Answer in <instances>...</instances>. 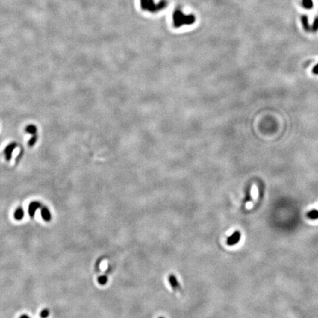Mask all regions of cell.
<instances>
[{
  "instance_id": "obj_1",
  "label": "cell",
  "mask_w": 318,
  "mask_h": 318,
  "mask_svg": "<svg viewBox=\"0 0 318 318\" xmlns=\"http://www.w3.org/2000/svg\"><path fill=\"white\" fill-rule=\"evenodd\" d=\"M194 18L192 16H185L181 11L177 10L174 14V23L176 27H181L184 25H192L194 22Z\"/></svg>"
},
{
  "instance_id": "obj_2",
  "label": "cell",
  "mask_w": 318,
  "mask_h": 318,
  "mask_svg": "<svg viewBox=\"0 0 318 318\" xmlns=\"http://www.w3.org/2000/svg\"><path fill=\"white\" fill-rule=\"evenodd\" d=\"M141 6L144 10L149 11H157L166 7V1H163L158 4H155L154 0H141Z\"/></svg>"
},
{
  "instance_id": "obj_3",
  "label": "cell",
  "mask_w": 318,
  "mask_h": 318,
  "mask_svg": "<svg viewBox=\"0 0 318 318\" xmlns=\"http://www.w3.org/2000/svg\"><path fill=\"white\" fill-rule=\"evenodd\" d=\"M241 238V234L239 231L234 232L231 237H229L227 239V244L228 245H234L239 242Z\"/></svg>"
},
{
  "instance_id": "obj_4",
  "label": "cell",
  "mask_w": 318,
  "mask_h": 318,
  "mask_svg": "<svg viewBox=\"0 0 318 318\" xmlns=\"http://www.w3.org/2000/svg\"><path fill=\"white\" fill-rule=\"evenodd\" d=\"M41 204L38 203V202H32V203L29 205V208H28L29 214H30L31 216H33L35 215V211H36L38 208H41Z\"/></svg>"
},
{
  "instance_id": "obj_5",
  "label": "cell",
  "mask_w": 318,
  "mask_h": 318,
  "mask_svg": "<svg viewBox=\"0 0 318 318\" xmlns=\"http://www.w3.org/2000/svg\"><path fill=\"white\" fill-rule=\"evenodd\" d=\"M41 214L45 221L48 222L51 219V213L49 211V208H46V207H43L41 210Z\"/></svg>"
},
{
  "instance_id": "obj_6",
  "label": "cell",
  "mask_w": 318,
  "mask_h": 318,
  "mask_svg": "<svg viewBox=\"0 0 318 318\" xmlns=\"http://www.w3.org/2000/svg\"><path fill=\"white\" fill-rule=\"evenodd\" d=\"M301 22L303 25V28L306 31H310L311 30V27H310L309 23V19L307 16H301Z\"/></svg>"
},
{
  "instance_id": "obj_7",
  "label": "cell",
  "mask_w": 318,
  "mask_h": 318,
  "mask_svg": "<svg viewBox=\"0 0 318 318\" xmlns=\"http://www.w3.org/2000/svg\"><path fill=\"white\" fill-rule=\"evenodd\" d=\"M169 283H170V284H171V286L175 289V290L179 289V287H180L179 283H178V279L176 278L175 276L173 275H169Z\"/></svg>"
},
{
  "instance_id": "obj_8",
  "label": "cell",
  "mask_w": 318,
  "mask_h": 318,
  "mask_svg": "<svg viewBox=\"0 0 318 318\" xmlns=\"http://www.w3.org/2000/svg\"><path fill=\"white\" fill-rule=\"evenodd\" d=\"M15 147H16L15 144H10L9 146H7V148L5 149L4 152H5V155H6V157H7V160H9L10 158L11 154H12L13 151L14 149H15Z\"/></svg>"
},
{
  "instance_id": "obj_9",
  "label": "cell",
  "mask_w": 318,
  "mask_h": 318,
  "mask_svg": "<svg viewBox=\"0 0 318 318\" xmlns=\"http://www.w3.org/2000/svg\"><path fill=\"white\" fill-rule=\"evenodd\" d=\"M24 215H25V212H24L23 209L21 208H17L16 210L15 213H14V216H15V219H18V220H21V219L23 218Z\"/></svg>"
},
{
  "instance_id": "obj_10",
  "label": "cell",
  "mask_w": 318,
  "mask_h": 318,
  "mask_svg": "<svg viewBox=\"0 0 318 318\" xmlns=\"http://www.w3.org/2000/svg\"><path fill=\"white\" fill-rule=\"evenodd\" d=\"M308 218L310 219H318V211L316 209H312L307 213Z\"/></svg>"
},
{
  "instance_id": "obj_11",
  "label": "cell",
  "mask_w": 318,
  "mask_h": 318,
  "mask_svg": "<svg viewBox=\"0 0 318 318\" xmlns=\"http://www.w3.org/2000/svg\"><path fill=\"white\" fill-rule=\"evenodd\" d=\"M302 4L304 8L308 10L313 8V6H314L312 0H302Z\"/></svg>"
},
{
  "instance_id": "obj_12",
  "label": "cell",
  "mask_w": 318,
  "mask_h": 318,
  "mask_svg": "<svg viewBox=\"0 0 318 318\" xmlns=\"http://www.w3.org/2000/svg\"><path fill=\"white\" fill-rule=\"evenodd\" d=\"M311 30L314 32V33H316V32L318 31V16L314 19L312 25L311 27Z\"/></svg>"
},
{
  "instance_id": "obj_13",
  "label": "cell",
  "mask_w": 318,
  "mask_h": 318,
  "mask_svg": "<svg viewBox=\"0 0 318 318\" xmlns=\"http://www.w3.org/2000/svg\"><path fill=\"white\" fill-rule=\"evenodd\" d=\"M27 132L32 133V134H34L35 133H36V128L34 125H29L26 129Z\"/></svg>"
},
{
  "instance_id": "obj_14",
  "label": "cell",
  "mask_w": 318,
  "mask_h": 318,
  "mask_svg": "<svg viewBox=\"0 0 318 318\" xmlns=\"http://www.w3.org/2000/svg\"><path fill=\"white\" fill-rule=\"evenodd\" d=\"M98 281H99L101 285H104V284H105L107 281V278L105 275L100 276V277L99 278V279H98Z\"/></svg>"
},
{
  "instance_id": "obj_15",
  "label": "cell",
  "mask_w": 318,
  "mask_h": 318,
  "mask_svg": "<svg viewBox=\"0 0 318 318\" xmlns=\"http://www.w3.org/2000/svg\"><path fill=\"white\" fill-rule=\"evenodd\" d=\"M49 315V310H47V309L43 310V311L41 312V314H40L41 317H42V318L48 317V316Z\"/></svg>"
},
{
  "instance_id": "obj_16",
  "label": "cell",
  "mask_w": 318,
  "mask_h": 318,
  "mask_svg": "<svg viewBox=\"0 0 318 318\" xmlns=\"http://www.w3.org/2000/svg\"><path fill=\"white\" fill-rule=\"evenodd\" d=\"M312 72L314 74V75H318V63L316 64V65L314 66V68H313V69H312Z\"/></svg>"
},
{
  "instance_id": "obj_17",
  "label": "cell",
  "mask_w": 318,
  "mask_h": 318,
  "mask_svg": "<svg viewBox=\"0 0 318 318\" xmlns=\"http://www.w3.org/2000/svg\"><path fill=\"white\" fill-rule=\"evenodd\" d=\"M20 318H30V317H29L27 315H25H25L21 316V317H20Z\"/></svg>"
},
{
  "instance_id": "obj_18",
  "label": "cell",
  "mask_w": 318,
  "mask_h": 318,
  "mask_svg": "<svg viewBox=\"0 0 318 318\" xmlns=\"http://www.w3.org/2000/svg\"><path fill=\"white\" fill-rule=\"evenodd\" d=\"M160 318H163V317H160Z\"/></svg>"
}]
</instances>
